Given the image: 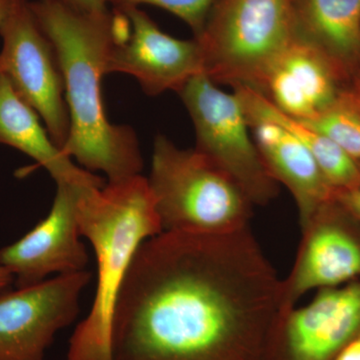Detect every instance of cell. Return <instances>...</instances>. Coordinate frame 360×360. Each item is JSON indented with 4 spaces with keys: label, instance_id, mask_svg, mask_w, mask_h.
Masks as SVG:
<instances>
[{
    "label": "cell",
    "instance_id": "6da1fadb",
    "mask_svg": "<svg viewBox=\"0 0 360 360\" xmlns=\"http://www.w3.org/2000/svg\"><path fill=\"white\" fill-rule=\"evenodd\" d=\"M283 281L250 226L142 243L113 321L112 360H265Z\"/></svg>",
    "mask_w": 360,
    "mask_h": 360
},
{
    "label": "cell",
    "instance_id": "7a4b0ae2",
    "mask_svg": "<svg viewBox=\"0 0 360 360\" xmlns=\"http://www.w3.org/2000/svg\"><path fill=\"white\" fill-rule=\"evenodd\" d=\"M30 6L65 80L70 130L63 153L87 172H103L108 182L141 175L143 160L134 129L110 122L103 108L101 79L115 40L113 13H79L47 0Z\"/></svg>",
    "mask_w": 360,
    "mask_h": 360
},
{
    "label": "cell",
    "instance_id": "3957f363",
    "mask_svg": "<svg viewBox=\"0 0 360 360\" xmlns=\"http://www.w3.org/2000/svg\"><path fill=\"white\" fill-rule=\"evenodd\" d=\"M77 212L80 234L96 255V286L89 314L71 336L68 360H112L113 321L125 279L139 248L162 226L141 174L78 187Z\"/></svg>",
    "mask_w": 360,
    "mask_h": 360
},
{
    "label": "cell",
    "instance_id": "277c9868",
    "mask_svg": "<svg viewBox=\"0 0 360 360\" xmlns=\"http://www.w3.org/2000/svg\"><path fill=\"white\" fill-rule=\"evenodd\" d=\"M148 181L163 231L225 234L250 226L252 201L195 148L158 134Z\"/></svg>",
    "mask_w": 360,
    "mask_h": 360
},
{
    "label": "cell",
    "instance_id": "5b68a950",
    "mask_svg": "<svg viewBox=\"0 0 360 360\" xmlns=\"http://www.w3.org/2000/svg\"><path fill=\"white\" fill-rule=\"evenodd\" d=\"M295 33V0H215L194 39L212 82L255 89Z\"/></svg>",
    "mask_w": 360,
    "mask_h": 360
},
{
    "label": "cell",
    "instance_id": "8992f818",
    "mask_svg": "<svg viewBox=\"0 0 360 360\" xmlns=\"http://www.w3.org/2000/svg\"><path fill=\"white\" fill-rule=\"evenodd\" d=\"M179 94L193 122L196 150L226 172L253 205H269L278 195V184L265 167L238 94L205 75L189 80Z\"/></svg>",
    "mask_w": 360,
    "mask_h": 360
},
{
    "label": "cell",
    "instance_id": "52a82bcc",
    "mask_svg": "<svg viewBox=\"0 0 360 360\" xmlns=\"http://www.w3.org/2000/svg\"><path fill=\"white\" fill-rule=\"evenodd\" d=\"M0 75L37 111L52 141L63 151L70 130L65 80L53 45L27 0H15L0 26Z\"/></svg>",
    "mask_w": 360,
    "mask_h": 360
},
{
    "label": "cell",
    "instance_id": "ba28073f",
    "mask_svg": "<svg viewBox=\"0 0 360 360\" xmlns=\"http://www.w3.org/2000/svg\"><path fill=\"white\" fill-rule=\"evenodd\" d=\"M91 278L82 270L0 291V360H46L56 335L77 319Z\"/></svg>",
    "mask_w": 360,
    "mask_h": 360
},
{
    "label": "cell",
    "instance_id": "9c48e42d",
    "mask_svg": "<svg viewBox=\"0 0 360 360\" xmlns=\"http://www.w3.org/2000/svg\"><path fill=\"white\" fill-rule=\"evenodd\" d=\"M129 20V32L115 40L106 65L108 73L134 77L149 96L182 89L193 77L205 75V59L198 39L172 37L139 6H115Z\"/></svg>",
    "mask_w": 360,
    "mask_h": 360
},
{
    "label": "cell",
    "instance_id": "30bf717a",
    "mask_svg": "<svg viewBox=\"0 0 360 360\" xmlns=\"http://www.w3.org/2000/svg\"><path fill=\"white\" fill-rule=\"evenodd\" d=\"M360 333V279L281 314L265 360H331Z\"/></svg>",
    "mask_w": 360,
    "mask_h": 360
},
{
    "label": "cell",
    "instance_id": "8fae6325",
    "mask_svg": "<svg viewBox=\"0 0 360 360\" xmlns=\"http://www.w3.org/2000/svg\"><path fill=\"white\" fill-rule=\"evenodd\" d=\"M56 184L51 212L22 238L0 250V265L11 272L16 288L46 281L51 274L82 271L89 264L77 212V189Z\"/></svg>",
    "mask_w": 360,
    "mask_h": 360
},
{
    "label": "cell",
    "instance_id": "7c38bea8",
    "mask_svg": "<svg viewBox=\"0 0 360 360\" xmlns=\"http://www.w3.org/2000/svg\"><path fill=\"white\" fill-rule=\"evenodd\" d=\"M341 206L329 201L302 225V239L290 276L283 281V314L311 290L360 279V239L340 219Z\"/></svg>",
    "mask_w": 360,
    "mask_h": 360
},
{
    "label": "cell",
    "instance_id": "4fadbf2b",
    "mask_svg": "<svg viewBox=\"0 0 360 360\" xmlns=\"http://www.w3.org/2000/svg\"><path fill=\"white\" fill-rule=\"evenodd\" d=\"M341 75L324 52L296 32L252 89L285 115L309 120L328 110L340 96Z\"/></svg>",
    "mask_w": 360,
    "mask_h": 360
},
{
    "label": "cell",
    "instance_id": "5bb4252c",
    "mask_svg": "<svg viewBox=\"0 0 360 360\" xmlns=\"http://www.w3.org/2000/svg\"><path fill=\"white\" fill-rule=\"evenodd\" d=\"M246 120L265 167L292 194L302 226L321 206L335 200V189L309 149L288 130L264 118L246 116Z\"/></svg>",
    "mask_w": 360,
    "mask_h": 360
},
{
    "label": "cell",
    "instance_id": "9a60e30c",
    "mask_svg": "<svg viewBox=\"0 0 360 360\" xmlns=\"http://www.w3.org/2000/svg\"><path fill=\"white\" fill-rule=\"evenodd\" d=\"M41 118L0 75V144L11 146L44 167L56 184L103 187L101 177L78 167L52 141Z\"/></svg>",
    "mask_w": 360,
    "mask_h": 360
},
{
    "label": "cell",
    "instance_id": "2e32d148",
    "mask_svg": "<svg viewBox=\"0 0 360 360\" xmlns=\"http://www.w3.org/2000/svg\"><path fill=\"white\" fill-rule=\"evenodd\" d=\"M296 32L341 72L360 58V0H295Z\"/></svg>",
    "mask_w": 360,
    "mask_h": 360
},
{
    "label": "cell",
    "instance_id": "e0dca14e",
    "mask_svg": "<svg viewBox=\"0 0 360 360\" xmlns=\"http://www.w3.org/2000/svg\"><path fill=\"white\" fill-rule=\"evenodd\" d=\"M248 117L264 118L278 123L305 146L335 191H347L360 181V162L348 155L331 139L304 123L277 110L257 90L234 87Z\"/></svg>",
    "mask_w": 360,
    "mask_h": 360
},
{
    "label": "cell",
    "instance_id": "ac0fdd59",
    "mask_svg": "<svg viewBox=\"0 0 360 360\" xmlns=\"http://www.w3.org/2000/svg\"><path fill=\"white\" fill-rule=\"evenodd\" d=\"M300 122L328 136L360 162V97L356 92H341L328 110Z\"/></svg>",
    "mask_w": 360,
    "mask_h": 360
},
{
    "label": "cell",
    "instance_id": "d6986e66",
    "mask_svg": "<svg viewBox=\"0 0 360 360\" xmlns=\"http://www.w3.org/2000/svg\"><path fill=\"white\" fill-rule=\"evenodd\" d=\"M215 0H111L115 6H141L143 4L160 7L177 16L200 37Z\"/></svg>",
    "mask_w": 360,
    "mask_h": 360
},
{
    "label": "cell",
    "instance_id": "ffe728a7",
    "mask_svg": "<svg viewBox=\"0 0 360 360\" xmlns=\"http://www.w3.org/2000/svg\"><path fill=\"white\" fill-rule=\"evenodd\" d=\"M84 13H104L110 11L111 0H47Z\"/></svg>",
    "mask_w": 360,
    "mask_h": 360
},
{
    "label": "cell",
    "instance_id": "44dd1931",
    "mask_svg": "<svg viewBox=\"0 0 360 360\" xmlns=\"http://www.w3.org/2000/svg\"><path fill=\"white\" fill-rule=\"evenodd\" d=\"M335 200L355 220L360 222V181L352 188L335 193Z\"/></svg>",
    "mask_w": 360,
    "mask_h": 360
},
{
    "label": "cell",
    "instance_id": "7402d4cb",
    "mask_svg": "<svg viewBox=\"0 0 360 360\" xmlns=\"http://www.w3.org/2000/svg\"><path fill=\"white\" fill-rule=\"evenodd\" d=\"M331 360H360V333Z\"/></svg>",
    "mask_w": 360,
    "mask_h": 360
},
{
    "label": "cell",
    "instance_id": "603a6c76",
    "mask_svg": "<svg viewBox=\"0 0 360 360\" xmlns=\"http://www.w3.org/2000/svg\"><path fill=\"white\" fill-rule=\"evenodd\" d=\"M13 281L14 277L11 272L0 265V291L7 290Z\"/></svg>",
    "mask_w": 360,
    "mask_h": 360
},
{
    "label": "cell",
    "instance_id": "cb8c5ba5",
    "mask_svg": "<svg viewBox=\"0 0 360 360\" xmlns=\"http://www.w3.org/2000/svg\"><path fill=\"white\" fill-rule=\"evenodd\" d=\"M15 0H0V26L6 20Z\"/></svg>",
    "mask_w": 360,
    "mask_h": 360
}]
</instances>
